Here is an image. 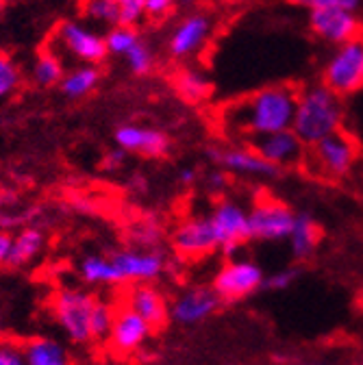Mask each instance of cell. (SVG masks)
I'll use <instances>...</instances> for the list:
<instances>
[{
	"mask_svg": "<svg viewBox=\"0 0 363 365\" xmlns=\"http://www.w3.org/2000/svg\"><path fill=\"white\" fill-rule=\"evenodd\" d=\"M298 87L292 83L265 85L248 96H242L220 111L222 128L244 140H255L261 135L290 130L298 103Z\"/></svg>",
	"mask_w": 363,
	"mask_h": 365,
	"instance_id": "obj_1",
	"label": "cell"
},
{
	"mask_svg": "<svg viewBox=\"0 0 363 365\" xmlns=\"http://www.w3.org/2000/svg\"><path fill=\"white\" fill-rule=\"evenodd\" d=\"M344 115V103L335 91L324 83H311L298 91L292 130L307 148H311L324 137L342 130Z\"/></svg>",
	"mask_w": 363,
	"mask_h": 365,
	"instance_id": "obj_2",
	"label": "cell"
},
{
	"mask_svg": "<svg viewBox=\"0 0 363 365\" xmlns=\"http://www.w3.org/2000/svg\"><path fill=\"white\" fill-rule=\"evenodd\" d=\"M98 298L81 287H61L51 298V313L68 341L83 346L92 339V313Z\"/></svg>",
	"mask_w": 363,
	"mask_h": 365,
	"instance_id": "obj_3",
	"label": "cell"
},
{
	"mask_svg": "<svg viewBox=\"0 0 363 365\" xmlns=\"http://www.w3.org/2000/svg\"><path fill=\"white\" fill-rule=\"evenodd\" d=\"M339 98L363 89V33L335 46L322 66V81Z\"/></svg>",
	"mask_w": 363,
	"mask_h": 365,
	"instance_id": "obj_4",
	"label": "cell"
},
{
	"mask_svg": "<svg viewBox=\"0 0 363 365\" xmlns=\"http://www.w3.org/2000/svg\"><path fill=\"white\" fill-rule=\"evenodd\" d=\"M51 41H53V51L59 53L63 61L68 57L74 59L78 66H98L109 55L105 46V35L92 24L78 20L61 22L55 29Z\"/></svg>",
	"mask_w": 363,
	"mask_h": 365,
	"instance_id": "obj_5",
	"label": "cell"
},
{
	"mask_svg": "<svg viewBox=\"0 0 363 365\" xmlns=\"http://www.w3.org/2000/svg\"><path fill=\"white\" fill-rule=\"evenodd\" d=\"M263 281L265 274L259 263L246 257H235L224 261L222 267L213 274L211 289L222 304H235L263 289Z\"/></svg>",
	"mask_w": 363,
	"mask_h": 365,
	"instance_id": "obj_6",
	"label": "cell"
},
{
	"mask_svg": "<svg viewBox=\"0 0 363 365\" xmlns=\"http://www.w3.org/2000/svg\"><path fill=\"white\" fill-rule=\"evenodd\" d=\"M359 159V146L354 137L337 130L315 146L307 148L305 163L309 165L311 174H320L324 178H342L348 172H352L354 163Z\"/></svg>",
	"mask_w": 363,
	"mask_h": 365,
	"instance_id": "obj_7",
	"label": "cell"
},
{
	"mask_svg": "<svg viewBox=\"0 0 363 365\" xmlns=\"http://www.w3.org/2000/svg\"><path fill=\"white\" fill-rule=\"evenodd\" d=\"M215 33V16L207 9H192L180 18L168 35V55L174 61L198 57Z\"/></svg>",
	"mask_w": 363,
	"mask_h": 365,
	"instance_id": "obj_8",
	"label": "cell"
},
{
	"mask_svg": "<svg viewBox=\"0 0 363 365\" xmlns=\"http://www.w3.org/2000/svg\"><path fill=\"white\" fill-rule=\"evenodd\" d=\"M296 213L277 198H261L248 209V240L252 242H287Z\"/></svg>",
	"mask_w": 363,
	"mask_h": 365,
	"instance_id": "obj_9",
	"label": "cell"
},
{
	"mask_svg": "<svg viewBox=\"0 0 363 365\" xmlns=\"http://www.w3.org/2000/svg\"><path fill=\"white\" fill-rule=\"evenodd\" d=\"M209 222L218 240V250L226 259H235L248 242V209L237 200L224 198L209 213Z\"/></svg>",
	"mask_w": 363,
	"mask_h": 365,
	"instance_id": "obj_10",
	"label": "cell"
},
{
	"mask_svg": "<svg viewBox=\"0 0 363 365\" xmlns=\"http://www.w3.org/2000/svg\"><path fill=\"white\" fill-rule=\"evenodd\" d=\"M111 265L120 285H140L153 283L168 267V259L161 250H142V248H122L109 252Z\"/></svg>",
	"mask_w": 363,
	"mask_h": 365,
	"instance_id": "obj_11",
	"label": "cell"
},
{
	"mask_svg": "<svg viewBox=\"0 0 363 365\" xmlns=\"http://www.w3.org/2000/svg\"><path fill=\"white\" fill-rule=\"evenodd\" d=\"M207 159L224 170L226 174H240L250 178H279L283 174L281 168L270 165L263 161L250 146H209Z\"/></svg>",
	"mask_w": 363,
	"mask_h": 365,
	"instance_id": "obj_12",
	"label": "cell"
},
{
	"mask_svg": "<svg viewBox=\"0 0 363 365\" xmlns=\"http://www.w3.org/2000/svg\"><path fill=\"white\" fill-rule=\"evenodd\" d=\"M307 26L315 39L335 48V46L363 33V18L359 14L342 9H317L307 11Z\"/></svg>",
	"mask_w": 363,
	"mask_h": 365,
	"instance_id": "obj_13",
	"label": "cell"
},
{
	"mask_svg": "<svg viewBox=\"0 0 363 365\" xmlns=\"http://www.w3.org/2000/svg\"><path fill=\"white\" fill-rule=\"evenodd\" d=\"M172 248L183 259H203L218 250L209 215H190L172 233Z\"/></svg>",
	"mask_w": 363,
	"mask_h": 365,
	"instance_id": "obj_14",
	"label": "cell"
},
{
	"mask_svg": "<svg viewBox=\"0 0 363 365\" xmlns=\"http://www.w3.org/2000/svg\"><path fill=\"white\" fill-rule=\"evenodd\" d=\"M248 146L270 165L287 170L305 163L307 146L294 135V130H279L272 135H261L248 142Z\"/></svg>",
	"mask_w": 363,
	"mask_h": 365,
	"instance_id": "obj_15",
	"label": "cell"
},
{
	"mask_svg": "<svg viewBox=\"0 0 363 365\" xmlns=\"http://www.w3.org/2000/svg\"><path fill=\"white\" fill-rule=\"evenodd\" d=\"M116 146L126 155H142L148 159H161L170 153V137L161 128L144 126V124H122L113 133Z\"/></svg>",
	"mask_w": 363,
	"mask_h": 365,
	"instance_id": "obj_16",
	"label": "cell"
},
{
	"mask_svg": "<svg viewBox=\"0 0 363 365\" xmlns=\"http://www.w3.org/2000/svg\"><path fill=\"white\" fill-rule=\"evenodd\" d=\"M220 298L207 285H194L178 294L176 300L170 304V319L183 327H196L209 319L220 309Z\"/></svg>",
	"mask_w": 363,
	"mask_h": 365,
	"instance_id": "obj_17",
	"label": "cell"
},
{
	"mask_svg": "<svg viewBox=\"0 0 363 365\" xmlns=\"http://www.w3.org/2000/svg\"><path fill=\"white\" fill-rule=\"evenodd\" d=\"M150 335H153V327L144 317H140L128 307L116 309L113 327L109 331V341L116 352H120V354L138 352L148 341Z\"/></svg>",
	"mask_w": 363,
	"mask_h": 365,
	"instance_id": "obj_18",
	"label": "cell"
},
{
	"mask_svg": "<svg viewBox=\"0 0 363 365\" xmlns=\"http://www.w3.org/2000/svg\"><path fill=\"white\" fill-rule=\"evenodd\" d=\"M124 307L133 309L140 317H144L153 327V331L163 329L170 319V304H168L165 296L153 283L131 285V289L126 292Z\"/></svg>",
	"mask_w": 363,
	"mask_h": 365,
	"instance_id": "obj_19",
	"label": "cell"
},
{
	"mask_svg": "<svg viewBox=\"0 0 363 365\" xmlns=\"http://www.w3.org/2000/svg\"><path fill=\"white\" fill-rule=\"evenodd\" d=\"M46 246V235L39 226L29 224L22 231H18L16 235H11V246H9V255H7V263L5 267L9 269H20L31 265Z\"/></svg>",
	"mask_w": 363,
	"mask_h": 365,
	"instance_id": "obj_20",
	"label": "cell"
},
{
	"mask_svg": "<svg viewBox=\"0 0 363 365\" xmlns=\"http://www.w3.org/2000/svg\"><path fill=\"white\" fill-rule=\"evenodd\" d=\"M320 224L315 222V217L311 213H296L292 231L287 237L290 244V252L296 261H307L313 257V252L320 246Z\"/></svg>",
	"mask_w": 363,
	"mask_h": 365,
	"instance_id": "obj_21",
	"label": "cell"
},
{
	"mask_svg": "<svg viewBox=\"0 0 363 365\" xmlns=\"http://www.w3.org/2000/svg\"><path fill=\"white\" fill-rule=\"evenodd\" d=\"M26 365H72V354L55 337H29L22 341Z\"/></svg>",
	"mask_w": 363,
	"mask_h": 365,
	"instance_id": "obj_22",
	"label": "cell"
},
{
	"mask_svg": "<svg viewBox=\"0 0 363 365\" xmlns=\"http://www.w3.org/2000/svg\"><path fill=\"white\" fill-rule=\"evenodd\" d=\"M174 89L176 94L183 98L185 103L200 105L211 98L213 94V83L211 78L196 68H180L174 74Z\"/></svg>",
	"mask_w": 363,
	"mask_h": 365,
	"instance_id": "obj_23",
	"label": "cell"
},
{
	"mask_svg": "<svg viewBox=\"0 0 363 365\" xmlns=\"http://www.w3.org/2000/svg\"><path fill=\"white\" fill-rule=\"evenodd\" d=\"M101 83V70L98 66H76L72 70H66L59 87L63 91V96L68 98H85L87 94L98 87Z\"/></svg>",
	"mask_w": 363,
	"mask_h": 365,
	"instance_id": "obj_24",
	"label": "cell"
},
{
	"mask_svg": "<svg viewBox=\"0 0 363 365\" xmlns=\"http://www.w3.org/2000/svg\"><path fill=\"white\" fill-rule=\"evenodd\" d=\"M78 279L87 285H120L109 255H87L78 263Z\"/></svg>",
	"mask_w": 363,
	"mask_h": 365,
	"instance_id": "obj_25",
	"label": "cell"
},
{
	"mask_svg": "<svg viewBox=\"0 0 363 365\" xmlns=\"http://www.w3.org/2000/svg\"><path fill=\"white\" fill-rule=\"evenodd\" d=\"M66 74V61L53 48H41L33 61L31 76L39 87H53L59 85Z\"/></svg>",
	"mask_w": 363,
	"mask_h": 365,
	"instance_id": "obj_26",
	"label": "cell"
},
{
	"mask_svg": "<svg viewBox=\"0 0 363 365\" xmlns=\"http://www.w3.org/2000/svg\"><path fill=\"white\" fill-rule=\"evenodd\" d=\"M81 16L87 24L107 26V31L120 24L116 0H81Z\"/></svg>",
	"mask_w": 363,
	"mask_h": 365,
	"instance_id": "obj_27",
	"label": "cell"
},
{
	"mask_svg": "<svg viewBox=\"0 0 363 365\" xmlns=\"http://www.w3.org/2000/svg\"><path fill=\"white\" fill-rule=\"evenodd\" d=\"M142 39L144 37L140 35L138 29H135V26H124V24H118V26H113V29H109L105 33L107 53L116 55V57H126V53H131Z\"/></svg>",
	"mask_w": 363,
	"mask_h": 365,
	"instance_id": "obj_28",
	"label": "cell"
},
{
	"mask_svg": "<svg viewBox=\"0 0 363 365\" xmlns=\"http://www.w3.org/2000/svg\"><path fill=\"white\" fill-rule=\"evenodd\" d=\"M22 87V70L7 55L0 53V103L14 98Z\"/></svg>",
	"mask_w": 363,
	"mask_h": 365,
	"instance_id": "obj_29",
	"label": "cell"
},
{
	"mask_svg": "<svg viewBox=\"0 0 363 365\" xmlns=\"http://www.w3.org/2000/svg\"><path fill=\"white\" fill-rule=\"evenodd\" d=\"M163 237V228L157 220H142L138 224H133L131 228V242L135 248L142 250H159Z\"/></svg>",
	"mask_w": 363,
	"mask_h": 365,
	"instance_id": "obj_30",
	"label": "cell"
},
{
	"mask_svg": "<svg viewBox=\"0 0 363 365\" xmlns=\"http://www.w3.org/2000/svg\"><path fill=\"white\" fill-rule=\"evenodd\" d=\"M126 66L133 74H138V76H146L153 72L155 68V53L150 46L142 39L131 53H126Z\"/></svg>",
	"mask_w": 363,
	"mask_h": 365,
	"instance_id": "obj_31",
	"label": "cell"
},
{
	"mask_svg": "<svg viewBox=\"0 0 363 365\" xmlns=\"http://www.w3.org/2000/svg\"><path fill=\"white\" fill-rule=\"evenodd\" d=\"M285 3L307 9V11H317V9H342V11H352V14H363V0H285Z\"/></svg>",
	"mask_w": 363,
	"mask_h": 365,
	"instance_id": "obj_32",
	"label": "cell"
},
{
	"mask_svg": "<svg viewBox=\"0 0 363 365\" xmlns=\"http://www.w3.org/2000/svg\"><path fill=\"white\" fill-rule=\"evenodd\" d=\"M113 317H116V307L107 300H98L92 313V339H105L109 337V331L113 327Z\"/></svg>",
	"mask_w": 363,
	"mask_h": 365,
	"instance_id": "obj_33",
	"label": "cell"
},
{
	"mask_svg": "<svg viewBox=\"0 0 363 365\" xmlns=\"http://www.w3.org/2000/svg\"><path fill=\"white\" fill-rule=\"evenodd\" d=\"M300 274H302V269L296 267V265L277 269L275 274H270V277H265L263 289H267V292H285V289H290V287L300 279Z\"/></svg>",
	"mask_w": 363,
	"mask_h": 365,
	"instance_id": "obj_34",
	"label": "cell"
},
{
	"mask_svg": "<svg viewBox=\"0 0 363 365\" xmlns=\"http://www.w3.org/2000/svg\"><path fill=\"white\" fill-rule=\"evenodd\" d=\"M116 5L120 14V24L124 26H135L146 18L144 0H116Z\"/></svg>",
	"mask_w": 363,
	"mask_h": 365,
	"instance_id": "obj_35",
	"label": "cell"
},
{
	"mask_svg": "<svg viewBox=\"0 0 363 365\" xmlns=\"http://www.w3.org/2000/svg\"><path fill=\"white\" fill-rule=\"evenodd\" d=\"M0 365H26L22 341L14 337H0Z\"/></svg>",
	"mask_w": 363,
	"mask_h": 365,
	"instance_id": "obj_36",
	"label": "cell"
},
{
	"mask_svg": "<svg viewBox=\"0 0 363 365\" xmlns=\"http://www.w3.org/2000/svg\"><path fill=\"white\" fill-rule=\"evenodd\" d=\"M180 0H144V7H146V18L150 20H165Z\"/></svg>",
	"mask_w": 363,
	"mask_h": 365,
	"instance_id": "obj_37",
	"label": "cell"
},
{
	"mask_svg": "<svg viewBox=\"0 0 363 365\" xmlns=\"http://www.w3.org/2000/svg\"><path fill=\"white\" fill-rule=\"evenodd\" d=\"M126 153L122 150V148H113V150H109L105 157H103V161H101V168L107 172V174H116V172H120L122 168H124V163H126Z\"/></svg>",
	"mask_w": 363,
	"mask_h": 365,
	"instance_id": "obj_38",
	"label": "cell"
},
{
	"mask_svg": "<svg viewBox=\"0 0 363 365\" xmlns=\"http://www.w3.org/2000/svg\"><path fill=\"white\" fill-rule=\"evenodd\" d=\"M207 187H209L211 192H215V194L224 192L226 187H229V174H226L224 170H220V168L211 170V172L207 174Z\"/></svg>",
	"mask_w": 363,
	"mask_h": 365,
	"instance_id": "obj_39",
	"label": "cell"
},
{
	"mask_svg": "<svg viewBox=\"0 0 363 365\" xmlns=\"http://www.w3.org/2000/svg\"><path fill=\"white\" fill-rule=\"evenodd\" d=\"M9 246H11V233L0 228V267H5V263H7Z\"/></svg>",
	"mask_w": 363,
	"mask_h": 365,
	"instance_id": "obj_40",
	"label": "cell"
},
{
	"mask_svg": "<svg viewBox=\"0 0 363 365\" xmlns=\"http://www.w3.org/2000/svg\"><path fill=\"white\" fill-rule=\"evenodd\" d=\"M196 178H198V172L194 168H183L178 172V182H180V185H185V187L194 185Z\"/></svg>",
	"mask_w": 363,
	"mask_h": 365,
	"instance_id": "obj_41",
	"label": "cell"
},
{
	"mask_svg": "<svg viewBox=\"0 0 363 365\" xmlns=\"http://www.w3.org/2000/svg\"><path fill=\"white\" fill-rule=\"evenodd\" d=\"M128 185L133 187V192H142L140 187H146V182H144V178H142V176H133Z\"/></svg>",
	"mask_w": 363,
	"mask_h": 365,
	"instance_id": "obj_42",
	"label": "cell"
},
{
	"mask_svg": "<svg viewBox=\"0 0 363 365\" xmlns=\"http://www.w3.org/2000/svg\"><path fill=\"white\" fill-rule=\"evenodd\" d=\"M0 337H5V317L0 313Z\"/></svg>",
	"mask_w": 363,
	"mask_h": 365,
	"instance_id": "obj_43",
	"label": "cell"
},
{
	"mask_svg": "<svg viewBox=\"0 0 363 365\" xmlns=\"http://www.w3.org/2000/svg\"><path fill=\"white\" fill-rule=\"evenodd\" d=\"M294 365H333V363H294Z\"/></svg>",
	"mask_w": 363,
	"mask_h": 365,
	"instance_id": "obj_44",
	"label": "cell"
},
{
	"mask_svg": "<svg viewBox=\"0 0 363 365\" xmlns=\"http://www.w3.org/2000/svg\"><path fill=\"white\" fill-rule=\"evenodd\" d=\"M180 3H183V5H196L198 0H180Z\"/></svg>",
	"mask_w": 363,
	"mask_h": 365,
	"instance_id": "obj_45",
	"label": "cell"
},
{
	"mask_svg": "<svg viewBox=\"0 0 363 365\" xmlns=\"http://www.w3.org/2000/svg\"><path fill=\"white\" fill-rule=\"evenodd\" d=\"M359 365H363V356H361V361H359Z\"/></svg>",
	"mask_w": 363,
	"mask_h": 365,
	"instance_id": "obj_46",
	"label": "cell"
},
{
	"mask_svg": "<svg viewBox=\"0 0 363 365\" xmlns=\"http://www.w3.org/2000/svg\"><path fill=\"white\" fill-rule=\"evenodd\" d=\"M0 9H3V0H0Z\"/></svg>",
	"mask_w": 363,
	"mask_h": 365,
	"instance_id": "obj_47",
	"label": "cell"
},
{
	"mask_svg": "<svg viewBox=\"0 0 363 365\" xmlns=\"http://www.w3.org/2000/svg\"><path fill=\"white\" fill-rule=\"evenodd\" d=\"M0 194H3V187H0Z\"/></svg>",
	"mask_w": 363,
	"mask_h": 365,
	"instance_id": "obj_48",
	"label": "cell"
}]
</instances>
